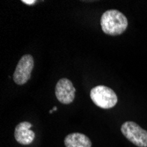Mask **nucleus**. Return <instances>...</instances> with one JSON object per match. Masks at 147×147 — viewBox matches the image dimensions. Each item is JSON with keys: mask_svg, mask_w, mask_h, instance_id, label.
<instances>
[{"mask_svg": "<svg viewBox=\"0 0 147 147\" xmlns=\"http://www.w3.org/2000/svg\"><path fill=\"white\" fill-rule=\"evenodd\" d=\"M34 66V57L31 55H24L18 62L17 67L12 76L13 81L20 86L26 84L31 78Z\"/></svg>", "mask_w": 147, "mask_h": 147, "instance_id": "4", "label": "nucleus"}, {"mask_svg": "<svg viewBox=\"0 0 147 147\" xmlns=\"http://www.w3.org/2000/svg\"><path fill=\"white\" fill-rule=\"evenodd\" d=\"M123 135L138 147H147V131L134 122H125L121 127Z\"/></svg>", "mask_w": 147, "mask_h": 147, "instance_id": "3", "label": "nucleus"}, {"mask_svg": "<svg viewBox=\"0 0 147 147\" xmlns=\"http://www.w3.org/2000/svg\"><path fill=\"white\" fill-rule=\"evenodd\" d=\"M64 144L66 147H92V142L88 137L82 133H71L65 137Z\"/></svg>", "mask_w": 147, "mask_h": 147, "instance_id": "7", "label": "nucleus"}, {"mask_svg": "<svg viewBox=\"0 0 147 147\" xmlns=\"http://www.w3.org/2000/svg\"><path fill=\"white\" fill-rule=\"evenodd\" d=\"M90 97L97 107L104 109H112L116 105L118 99L114 90L106 86H97L90 92Z\"/></svg>", "mask_w": 147, "mask_h": 147, "instance_id": "2", "label": "nucleus"}, {"mask_svg": "<svg viewBox=\"0 0 147 147\" xmlns=\"http://www.w3.org/2000/svg\"><path fill=\"white\" fill-rule=\"evenodd\" d=\"M32 124L28 122L20 123L14 131V138L16 141L23 145H28L34 142L35 134L33 130H31Z\"/></svg>", "mask_w": 147, "mask_h": 147, "instance_id": "6", "label": "nucleus"}, {"mask_svg": "<svg viewBox=\"0 0 147 147\" xmlns=\"http://www.w3.org/2000/svg\"><path fill=\"white\" fill-rule=\"evenodd\" d=\"M55 94L62 104H71L76 94V89L68 78H61L56 86Z\"/></svg>", "mask_w": 147, "mask_h": 147, "instance_id": "5", "label": "nucleus"}, {"mask_svg": "<svg viewBox=\"0 0 147 147\" xmlns=\"http://www.w3.org/2000/svg\"><path fill=\"white\" fill-rule=\"evenodd\" d=\"M57 107H54V108H53V109L49 111V113L51 114V113H52L53 111H57Z\"/></svg>", "mask_w": 147, "mask_h": 147, "instance_id": "9", "label": "nucleus"}, {"mask_svg": "<svg viewBox=\"0 0 147 147\" xmlns=\"http://www.w3.org/2000/svg\"><path fill=\"white\" fill-rule=\"evenodd\" d=\"M21 2H22V3H24V4H26V5H34L37 1H36V0H22Z\"/></svg>", "mask_w": 147, "mask_h": 147, "instance_id": "8", "label": "nucleus"}, {"mask_svg": "<svg viewBox=\"0 0 147 147\" xmlns=\"http://www.w3.org/2000/svg\"><path fill=\"white\" fill-rule=\"evenodd\" d=\"M102 31L109 35H120L128 28V20L123 12L118 10L106 11L100 19Z\"/></svg>", "mask_w": 147, "mask_h": 147, "instance_id": "1", "label": "nucleus"}]
</instances>
